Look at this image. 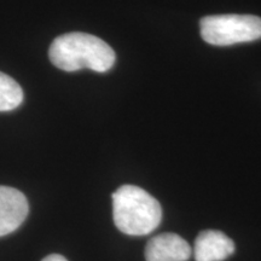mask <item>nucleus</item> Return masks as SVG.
I'll return each instance as SVG.
<instances>
[{
  "label": "nucleus",
  "mask_w": 261,
  "mask_h": 261,
  "mask_svg": "<svg viewBox=\"0 0 261 261\" xmlns=\"http://www.w3.org/2000/svg\"><path fill=\"white\" fill-rule=\"evenodd\" d=\"M48 57L55 67L64 71L84 68L106 73L115 63V52L106 41L86 33H68L52 41Z\"/></svg>",
  "instance_id": "obj_1"
},
{
  "label": "nucleus",
  "mask_w": 261,
  "mask_h": 261,
  "mask_svg": "<svg viewBox=\"0 0 261 261\" xmlns=\"http://www.w3.org/2000/svg\"><path fill=\"white\" fill-rule=\"evenodd\" d=\"M114 223L129 236H144L161 223L162 210L149 192L135 185H123L113 194Z\"/></svg>",
  "instance_id": "obj_2"
},
{
  "label": "nucleus",
  "mask_w": 261,
  "mask_h": 261,
  "mask_svg": "<svg viewBox=\"0 0 261 261\" xmlns=\"http://www.w3.org/2000/svg\"><path fill=\"white\" fill-rule=\"evenodd\" d=\"M201 37L215 46L250 42L261 38V18L254 15H213L200 21Z\"/></svg>",
  "instance_id": "obj_3"
},
{
  "label": "nucleus",
  "mask_w": 261,
  "mask_h": 261,
  "mask_svg": "<svg viewBox=\"0 0 261 261\" xmlns=\"http://www.w3.org/2000/svg\"><path fill=\"white\" fill-rule=\"evenodd\" d=\"M28 212V201L21 191L0 187V237L17 230L23 224Z\"/></svg>",
  "instance_id": "obj_4"
},
{
  "label": "nucleus",
  "mask_w": 261,
  "mask_h": 261,
  "mask_svg": "<svg viewBox=\"0 0 261 261\" xmlns=\"http://www.w3.org/2000/svg\"><path fill=\"white\" fill-rule=\"evenodd\" d=\"M191 247L184 238L175 233H161L146 243V261H188Z\"/></svg>",
  "instance_id": "obj_5"
},
{
  "label": "nucleus",
  "mask_w": 261,
  "mask_h": 261,
  "mask_svg": "<svg viewBox=\"0 0 261 261\" xmlns=\"http://www.w3.org/2000/svg\"><path fill=\"white\" fill-rule=\"evenodd\" d=\"M233 253V241L221 231H202L195 241L194 255L196 261H224Z\"/></svg>",
  "instance_id": "obj_6"
},
{
  "label": "nucleus",
  "mask_w": 261,
  "mask_h": 261,
  "mask_svg": "<svg viewBox=\"0 0 261 261\" xmlns=\"http://www.w3.org/2000/svg\"><path fill=\"white\" fill-rule=\"evenodd\" d=\"M23 102V91L19 84L0 71V112H11Z\"/></svg>",
  "instance_id": "obj_7"
},
{
  "label": "nucleus",
  "mask_w": 261,
  "mask_h": 261,
  "mask_svg": "<svg viewBox=\"0 0 261 261\" xmlns=\"http://www.w3.org/2000/svg\"><path fill=\"white\" fill-rule=\"evenodd\" d=\"M41 261H68L65 259L64 256L60 255V254H51V255H48L45 257V259H42Z\"/></svg>",
  "instance_id": "obj_8"
}]
</instances>
